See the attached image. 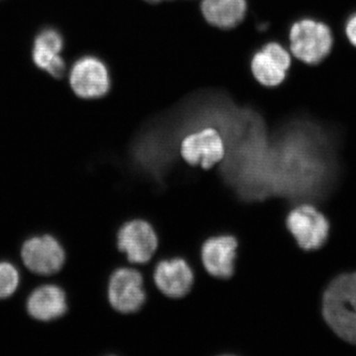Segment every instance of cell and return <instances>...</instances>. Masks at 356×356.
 I'll use <instances>...</instances> for the list:
<instances>
[{
    "instance_id": "13",
    "label": "cell",
    "mask_w": 356,
    "mask_h": 356,
    "mask_svg": "<svg viewBox=\"0 0 356 356\" xmlns=\"http://www.w3.org/2000/svg\"><path fill=\"white\" fill-rule=\"evenodd\" d=\"M64 48L65 40L62 33L56 28H44L33 42V63L54 79H63L65 72V62L62 57Z\"/></svg>"
},
{
    "instance_id": "17",
    "label": "cell",
    "mask_w": 356,
    "mask_h": 356,
    "mask_svg": "<svg viewBox=\"0 0 356 356\" xmlns=\"http://www.w3.org/2000/svg\"><path fill=\"white\" fill-rule=\"evenodd\" d=\"M343 33L351 46L356 48V13L351 14L346 20L343 27Z\"/></svg>"
},
{
    "instance_id": "6",
    "label": "cell",
    "mask_w": 356,
    "mask_h": 356,
    "mask_svg": "<svg viewBox=\"0 0 356 356\" xmlns=\"http://www.w3.org/2000/svg\"><path fill=\"white\" fill-rule=\"evenodd\" d=\"M159 236L151 222L143 219L126 222L117 234V248L132 264H146L159 250Z\"/></svg>"
},
{
    "instance_id": "2",
    "label": "cell",
    "mask_w": 356,
    "mask_h": 356,
    "mask_svg": "<svg viewBox=\"0 0 356 356\" xmlns=\"http://www.w3.org/2000/svg\"><path fill=\"white\" fill-rule=\"evenodd\" d=\"M322 313L339 339L356 346V273L341 274L330 283L323 296Z\"/></svg>"
},
{
    "instance_id": "12",
    "label": "cell",
    "mask_w": 356,
    "mask_h": 356,
    "mask_svg": "<svg viewBox=\"0 0 356 356\" xmlns=\"http://www.w3.org/2000/svg\"><path fill=\"white\" fill-rule=\"evenodd\" d=\"M291 64L289 51L282 44L273 42L254 54L252 60V74L262 86L276 88L286 79Z\"/></svg>"
},
{
    "instance_id": "4",
    "label": "cell",
    "mask_w": 356,
    "mask_h": 356,
    "mask_svg": "<svg viewBox=\"0 0 356 356\" xmlns=\"http://www.w3.org/2000/svg\"><path fill=\"white\" fill-rule=\"evenodd\" d=\"M286 227L304 250H318L329 238V221L310 203H302L295 207L288 214Z\"/></svg>"
},
{
    "instance_id": "16",
    "label": "cell",
    "mask_w": 356,
    "mask_h": 356,
    "mask_svg": "<svg viewBox=\"0 0 356 356\" xmlns=\"http://www.w3.org/2000/svg\"><path fill=\"white\" fill-rule=\"evenodd\" d=\"M19 284V273L11 264L0 262V299L11 296Z\"/></svg>"
},
{
    "instance_id": "1",
    "label": "cell",
    "mask_w": 356,
    "mask_h": 356,
    "mask_svg": "<svg viewBox=\"0 0 356 356\" xmlns=\"http://www.w3.org/2000/svg\"><path fill=\"white\" fill-rule=\"evenodd\" d=\"M339 170L332 136L313 124L295 126L270 152L271 193L292 202H322L334 188Z\"/></svg>"
},
{
    "instance_id": "15",
    "label": "cell",
    "mask_w": 356,
    "mask_h": 356,
    "mask_svg": "<svg viewBox=\"0 0 356 356\" xmlns=\"http://www.w3.org/2000/svg\"><path fill=\"white\" fill-rule=\"evenodd\" d=\"M203 16L210 24L229 29L240 24L247 13L245 0H203Z\"/></svg>"
},
{
    "instance_id": "7",
    "label": "cell",
    "mask_w": 356,
    "mask_h": 356,
    "mask_svg": "<svg viewBox=\"0 0 356 356\" xmlns=\"http://www.w3.org/2000/svg\"><path fill=\"white\" fill-rule=\"evenodd\" d=\"M180 154L187 165L209 170L224 159L226 144L216 129L204 128L182 140Z\"/></svg>"
},
{
    "instance_id": "11",
    "label": "cell",
    "mask_w": 356,
    "mask_h": 356,
    "mask_svg": "<svg viewBox=\"0 0 356 356\" xmlns=\"http://www.w3.org/2000/svg\"><path fill=\"white\" fill-rule=\"evenodd\" d=\"M21 255L25 266L41 275L57 273L65 261L64 248L51 236L30 238L23 245Z\"/></svg>"
},
{
    "instance_id": "9",
    "label": "cell",
    "mask_w": 356,
    "mask_h": 356,
    "mask_svg": "<svg viewBox=\"0 0 356 356\" xmlns=\"http://www.w3.org/2000/svg\"><path fill=\"white\" fill-rule=\"evenodd\" d=\"M238 240L231 235L208 238L200 248V261L206 273L218 280H229L236 270Z\"/></svg>"
},
{
    "instance_id": "10",
    "label": "cell",
    "mask_w": 356,
    "mask_h": 356,
    "mask_svg": "<svg viewBox=\"0 0 356 356\" xmlns=\"http://www.w3.org/2000/svg\"><path fill=\"white\" fill-rule=\"evenodd\" d=\"M154 286L170 299H182L191 293L195 275L193 269L181 257H170L156 264L153 271Z\"/></svg>"
},
{
    "instance_id": "5",
    "label": "cell",
    "mask_w": 356,
    "mask_h": 356,
    "mask_svg": "<svg viewBox=\"0 0 356 356\" xmlns=\"http://www.w3.org/2000/svg\"><path fill=\"white\" fill-rule=\"evenodd\" d=\"M108 301L115 311L132 315L147 302V290L142 273L130 267H121L112 273L108 283Z\"/></svg>"
},
{
    "instance_id": "8",
    "label": "cell",
    "mask_w": 356,
    "mask_h": 356,
    "mask_svg": "<svg viewBox=\"0 0 356 356\" xmlns=\"http://www.w3.org/2000/svg\"><path fill=\"white\" fill-rule=\"evenodd\" d=\"M70 84L79 97L97 99L108 93L111 81L108 69L102 60L93 56H86L72 65Z\"/></svg>"
},
{
    "instance_id": "14",
    "label": "cell",
    "mask_w": 356,
    "mask_h": 356,
    "mask_svg": "<svg viewBox=\"0 0 356 356\" xmlns=\"http://www.w3.org/2000/svg\"><path fill=\"white\" fill-rule=\"evenodd\" d=\"M27 310L32 318L43 322L62 317L67 310L65 292L54 285L39 287L30 295Z\"/></svg>"
},
{
    "instance_id": "3",
    "label": "cell",
    "mask_w": 356,
    "mask_h": 356,
    "mask_svg": "<svg viewBox=\"0 0 356 356\" xmlns=\"http://www.w3.org/2000/svg\"><path fill=\"white\" fill-rule=\"evenodd\" d=\"M334 44V33L323 21L302 18L290 28V51L304 64L315 65L322 63L331 55Z\"/></svg>"
},
{
    "instance_id": "18",
    "label": "cell",
    "mask_w": 356,
    "mask_h": 356,
    "mask_svg": "<svg viewBox=\"0 0 356 356\" xmlns=\"http://www.w3.org/2000/svg\"><path fill=\"white\" fill-rule=\"evenodd\" d=\"M147 1H149V2H159V1H163V0H147Z\"/></svg>"
}]
</instances>
